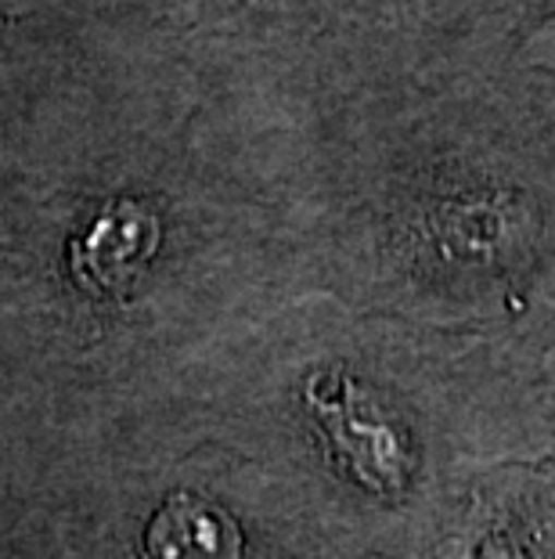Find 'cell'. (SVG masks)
I'll return each instance as SVG.
<instances>
[{"label": "cell", "mask_w": 555, "mask_h": 559, "mask_svg": "<svg viewBox=\"0 0 555 559\" xmlns=\"http://www.w3.org/2000/svg\"><path fill=\"white\" fill-rule=\"evenodd\" d=\"M156 559H239V534L220 516L192 498H177L152 527Z\"/></svg>", "instance_id": "obj_1"}]
</instances>
